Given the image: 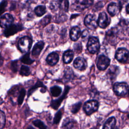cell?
Returning <instances> with one entry per match:
<instances>
[{"instance_id": "10", "label": "cell", "mask_w": 129, "mask_h": 129, "mask_svg": "<svg viewBox=\"0 0 129 129\" xmlns=\"http://www.w3.org/2000/svg\"><path fill=\"white\" fill-rule=\"evenodd\" d=\"M93 3V1H76L75 2V3L73 5V7L74 10L76 11H82L84 10L85 9L90 7L92 3Z\"/></svg>"}, {"instance_id": "21", "label": "cell", "mask_w": 129, "mask_h": 129, "mask_svg": "<svg viewBox=\"0 0 129 129\" xmlns=\"http://www.w3.org/2000/svg\"><path fill=\"white\" fill-rule=\"evenodd\" d=\"M119 72V68L118 67L115 66H112L110 67L108 71L107 74L108 76L111 78H113V77H115V76L117 75V73Z\"/></svg>"}, {"instance_id": "7", "label": "cell", "mask_w": 129, "mask_h": 129, "mask_svg": "<svg viewBox=\"0 0 129 129\" xmlns=\"http://www.w3.org/2000/svg\"><path fill=\"white\" fill-rule=\"evenodd\" d=\"M23 29V26L21 24H12L7 28L5 29L4 31V34L6 36L9 37L17 33Z\"/></svg>"}, {"instance_id": "3", "label": "cell", "mask_w": 129, "mask_h": 129, "mask_svg": "<svg viewBox=\"0 0 129 129\" xmlns=\"http://www.w3.org/2000/svg\"><path fill=\"white\" fill-rule=\"evenodd\" d=\"M99 104L97 101L95 100H89L86 102L84 105V110L87 115H91L96 111L98 108Z\"/></svg>"}, {"instance_id": "36", "label": "cell", "mask_w": 129, "mask_h": 129, "mask_svg": "<svg viewBox=\"0 0 129 129\" xmlns=\"http://www.w3.org/2000/svg\"><path fill=\"white\" fill-rule=\"evenodd\" d=\"M73 124H74V123L72 120H71L70 119H67L64 121L62 126L63 127H65L67 128H70L72 127Z\"/></svg>"}, {"instance_id": "41", "label": "cell", "mask_w": 129, "mask_h": 129, "mask_svg": "<svg viewBox=\"0 0 129 129\" xmlns=\"http://www.w3.org/2000/svg\"><path fill=\"white\" fill-rule=\"evenodd\" d=\"M126 11L127 13V14H129V4L126 7Z\"/></svg>"}, {"instance_id": "11", "label": "cell", "mask_w": 129, "mask_h": 129, "mask_svg": "<svg viewBox=\"0 0 129 129\" xmlns=\"http://www.w3.org/2000/svg\"><path fill=\"white\" fill-rule=\"evenodd\" d=\"M98 25L101 28H106L110 24V20L105 12L100 13L97 20Z\"/></svg>"}, {"instance_id": "39", "label": "cell", "mask_w": 129, "mask_h": 129, "mask_svg": "<svg viewBox=\"0 0 129 129\" xmlns=\"http://www.w3.org/2000/svg\"><path fill=\"white\" fill-rule=\"evenodd\" d=\"M82 39H86L88 36V31L87 30H84L81 33Z\"/></svg>"}, {"instance_id": "28", "label": "cell", "mask_w": 129, "mask_h": 129, "mask_svg": "<svg viewBox=\"0 0 129 129\" xmlns=\"http://www.w3.org/2000/svg\"><path fill=\"white\" fill-rule=\"evenodd\" d=\"M50 9L53 11H56L59 9V1H52L49 5Z\"/></svg>"}, {"instance_id": "40", "label": "cell", "mask_w": 129, "mask_h": 129, "mask_svg": "<svg viewBox=\"0 0 129 129\" xmlns=\"http://www.w3.org/2000/svg\"><path fill=\"white\" fill-rule=\"evenodd\" d=\"M3 62H4V59L3 57L2 56V55L0 54V67L2 66L3 64Z\"/></svg>"}, {"instance_id": "23", "label": "cell", "mask_w": 129, "mask_h": 129, "mask_svg": "<svg viewBox=\"0 0 129 129\" xmlns=\"http://www.w3.org/2000/svg\"><path fill=\"white\" fill-rule=\"evenodd\" d=\"M39 87H42L43 89L46 90V88L43 85V83L40 81H37L36 83L35 84V85L33 87H32L30 90H29L28 92V96H29L30 95H31L34 92V91H35L37 89V88Z\"/></svg>"}, {"instance_id": "2", "label": "cell", "mask_w": 129, "mask_h": 129, "mask_svg": "<svg viewBox=\"0 0 129 129\" xmlns=\"http://www.w3.org/2000/svg\"><path fill=\"white\" fill-rule=\"evenodd\" d=\"M32 44V39L28 36L21 38L18 42V47L22 52H28Z\"/></svg>"}, {"instance_id": "35", "label": "cell", "mask_w": 129, "mask_h": 129, "mask_svg": "<svg viewBox=\"0 0 129 129\" xmlns=\"http://www.w3.org/2000/svg\"><path fill=\"white\" fill-rule=\"evenodd\" d=\"M61 116H62V112L61 110H60L55 114V116L54 117V119H53V123L55 124L58 123L61 118Z\"/></svg>"}, {"instance_id": "19", "label": "cell", "mask_w": 129, "mask_h": 129, "mask_svg": "<svg viewBox=\"0 0 129 129\" xmlns=\"http://www.w3.org/2000/svg\"><path fill=\"white\" fill-rule=\"evenodd\" d=\"M107 10L111 16H115L118 10V7L115 3H111L108 6Z\"/></svg>"}, {"instance_id": "27", "label": "cell", "mask_w": 129, "mask_h": 129, "mask_svg": "<svg viewBox=\"0 0 129 129\" xmlns=\"http://www.w3.org/2000/svg\"><path fill=\"white\" fill-rule=\"evenodd\" d=\"M69 6V4L68 1H59V9L62 12H68Z\"/></svg>"}, {"instance_id": "5", "label": "cell", "mask_w": 129, "mask_h": 129, "mask_svg": "<svg viewBox=\"0 0 129 129\" xmlns=\"http://www.w3.org/2000/svg\"><path fill=\"white\" fill-rule=\"evenodd\" d=\"M85 26L90 30H95L98 26V22L96 16L92 14H89L86 16L84 19Z\"/></svg>"}, {"instance_id": "31", "label": "cell", "mask_w": 129, "mask_h": 129, "mask_svg": "<svg viewBox=\"0 0 129 129\" xmlns=\"http://www.w3.org/2000/svg\"><path fill=\"white\" fill-rule=\"evenodd\" d=\"M6 116L4 112L0 110V129L3 128L5 124Z\"/></svg>"}, {"instance_id": "8", "label": "cell", "mask_w": 129, "mask_h": 129, "mask_svg": "<svg viewBox=\"0 0 129 129\" xmlns=\"http://www.w3.org/2000/svg\"><path fill=\"white\" fill-rule=\"evenodd\" d=\"M110 64V59L104 55H101L99 56L97 62V67L101 71L107 69Z\"/></svg>"}, {"instance_id": "9", "label": "cell", "mask_w": 129, "mask_h": 129, "mask_svg": "<svg viewBox=\"0 0 129 129\" xmlns=\"http://www.w3.org/2000/svg\"><path fill=\"white\" fill-rule=\"evenodd\" d=\"M14 21L13 16L10 14H6L0 18V26L3 28H7L12 25Z\"/></svg>"}, {"instance_id": "42", "label": "cell", "mask_w": 129, "mask_h": 129, "mask_svg": "<svg viewBox=\"0 0 129 129\" xmlns=\"http://www.w3.org/2000/svg\"><path fill=\"white\" fill-rule=\"evenodd\" d=\"M2 102H3V100H2V99L1 98H0V104H1Z\"/></svg>"}, {"instance_id": "12", "label": "cell", "mask_w": 129, "mask_h": 129, "mask_svg": "<svg viewBox=\"0 0 129 129\" xmlns=\"http://www.w3.org/2000/svg\"><path fill=\"white\" fill-rule=\"evenodd\" d=\"M69 90H70V87L69 86H66L65 87L63 94L60 96V97H59L57 99L52 100L51 101L50 105L53 109H57L58 108V107L60 106V105L61 103L62 102V101H63V100L66 97V96H67L68 93L69 92Z\"/></svg>"}, {"instance_id": "24", "label": "cell", "mask_w": 129, "mask_h": 129, "mask_svg": "<svg viewBox=\"0 0 129 129\" xmlns=\"http://www.w3.org/2000/svg\"><path fill=\"white\" fill-rule=\"evenodd\" d=\"M61 88L57 86H54L50 88V93L53 97H57L61 94Z\"/></svg>"}, {"instance_id": "37", "label": "cell", "mask_w": 129, "mask_h": 129, "mask_svg": "<svg viewBox=\"0 0 129 129\" xmlns=\"http://www.w3.org/2000/svg\"><path fill=\"white\" fill-rule=\"evenodd\" d=\"M7 5V1H3L0 3V15H1L6 10Z\"/></svg>"}, {"instance_id": "26", "label": "cell", "mask_w": 129, "mask_h": 129, "mask_svg": "<svg viewBox=\"0 0 129 129\" xmlns=\"http://www.w3.org/2000/svg\"><path fill=\"white\" fill-rule=\"evenodd\" d=\"M30 69L28 67L24 65L21 66L20 70V74L21 75L23 76H28L30 74Z\"/></svg>"}, {"instance_id": "1", "label": "cell", "mask_w": 129, "mask_h": 129, "mask_svg": "<svg viewBox=\"0 0 129 129\" xmlns=\"http://www.w3.org/2000/svg\"><path fill=\"white\" fill-rule=\"evenodd\" d=\"M114 92L118 96H124L128 91V86L124 82L115 83L113 87Z\"/></svg>"}, {"instance_id": "29", "label": "cell", "mask_w": 129, "mask_h": 129, "mask_svg": "<svg viewBox=\"0 0 129 129\" xmlns=\"http://www.w3.org/2000/svg\"><path fill=\"white\" fill-rule=\"evenodd\" d=\"M25 95H26L25 90L24 89H22L19 92L18 99V103L19 105H21L23 103Z\"/></svg>"}, {"instance_id": "22", "label": "cell", "mask_w": 129, "mask_h": 129, "mask_svg": "<svg viewBox=\"0 0 129 129\" xmlns=\"http://www.w3.org/2000/svg\"><path fill=\"white\" fill-rule=\"evenodd\" d=\"M34 12L35 14L38 16L41 17L43 16L46 12V9L45 6L40 5L36 7L34 10Z\"/></svg>"}, {"instance_id": "16", "label": "cell", "mask_w": 129, "mask_h": 129, "mask_svg": "<svg viewBox=\"0 0 129 129\" xmlns=\"http://www.w3.org/2000/svg\"><path fill=\"white\" fill-rule=\"evenodd\" d=\"M81 35V30L78 26L73 27L70 33V36L72 40L77 41Z\"/></svg>"}, {"instance_id": "14", "label": "cell", "mask_w": 129, "mask_h": 129, "mask_svg": "<svg viewBox=\"0 0 129 129\" xmlns=\"http://www.w3.org/2000/svg\"><path fill=\"white\" fill-rule=\"evenodd\" d=\"M44 46V43L42 41H40L36 43L32 50V55L35 57H37L40 54Z\"/></svg>"}, {"instance_id": "34", "label": "cell", "mask_w": 129, "mask_h": 129, "mask_svg": "<svg viewBox=\"0 0 129 129\" xmlns=\"http://www.w3.org/2000/svg\"><path fill=\"white\" fill-rule=\"evenodd\" d=\"M81 102H78L77 103L75 104H74L72 106V108H71V111L73 113H77L79 109H80V107L81 106Z\"/></svg>"}, {"instance_id": "38", "label": "cell", "mask_w": 129, "mask_h": 129, "mask_svg": "<svg viewBox=\"0 0 129 129\" xmlns=\"http://www.w3.org/2000/svg\"><path fill=\"white\" fill-rule=\"evenodd\" d=\"M18 65L17 61H13L11 64V68L13 71L15 72H17L18 70Z\"/></svg>"}, {"instance_id": "32", "label": "cell", "mask_w": 129, "mask_h": 129, "mask_svg": "<svg viewBox=\"0 0 129 129\" xmlns=\"http://www.w3.org/2000/svg\"><path fill=\"white\" fill-rule=\"evenodd\" d=\"M67 17L66 16V15L64 14H58L56 16L55 18V21L57 23H60V22H63L66 21L67 19Z\"/></svg>"}, {"instance_id": "13", "label": "cell", "mask_w": 129, "mask_h": 129, "mask_svg": "<svg viewBox=\"0 0 129 129\" xmlns=\"http://www.w3.org/2000/svg\"><path fill=\"white\" fill-rule=\"evenodd\" d=\"M74 66L76 69L80 71H84L86 69L87 63L84 58L82 57H78L74 60Z\"/></svg>"}, {"instance_id": "15", "label": "cell", "mask_w": 129, "mask_h": 129, "mask_svg": "<svg viewBox=\"0 0 129 129\" xmlns=\"http://www.w3.org/2000/svg\"><path fill=\"white\" fill-rule=\"evenodd\" d=\"M58 60L59 55L57 53L54 52L49 54L46 59L47 63L50 66H54L56 64Z\"/></svg>"}, {"instance_id": "17", "label": "cell", "mask_w": 129, "mask_h": 129, "mask_svg": "<svg viewBox=\"0 0 129 129\" xmlns=\"http://www.w3.org/2000/svg\"><path fill=\"white\" fill-rule=\"evenodd\" d=\"M74 57V52L71 50L66 51L62 56L63 61L65 63H69L72 61Z\"/></svg>"}, {"instance_id": "30", "label": "cell", "mask_w": 129, "mask_h": 129, "mask_svg": "<svg viewBox=\"0 0 129 129\" xmlns=\"http://www.w3.org/2000/svg\"><path fill=\"white\" fill-rule=\"evenodd\" d=\"M33 124L39 129H46V126L45 124L40 120L36 119L33 121Z\"/></svg>"}, {"instance_id": "25", "label": "cell", "mask_w": 129, "mask_h": 129, "mask_svg": "<svg viewBox=\"0 0 129 129\" xmlns=\"http://www.w3.org/2000/svg\"><path fill=\"white\" fill-rule=\"evenodd\" d=\"M21 61L23 63L26 64H31L34 62V60L30 58L29 53H27L24 55H23L21 58Z\"/></svg>"}, {"instance_id": "4", "label": "cell", "mask_w": 129, "mask_h": 129, "mask_svg": "<svg viewBox=\"0 0 129 129\" xmlns=\"http://www.w3.org/2000/svg\"><path fill=\"white\" fill-rule=\"evenodd\" d=\"M87 46L90 53H95L100 48V43L98 39L95 37H90L88 39Z\"/></svg>"}, {"instance_id": "18", "label": "cell", "mask_w": 129, "mask_h": 129, "mask_svg": "<svg viewBox=\"0 0 129 129\" xmlns=\"http://www.w3.org/2000/svg\"><path fill=\"white\" fill-rule=\"evenodd\" d=\"M116 123V120L114 117H110L105 121L103 129H113Z\"/></svg>"}, {"instance_id": "6", "label": "cell", "mask_w": 129, "mask_h": 129, "mask_svg": "<svg viewBox=\"0 0 129 129\" xmlns=\"http://www.w3.org/2000/svg\"><path fill=\"white\" fill-rule=\"evenodd\" d=\"M115 57L119 62L124 63L129 58V51L124 48H119L117 50Z\"/></svg>"}, {"instance_id": "33", "label": "cell", "mask_w": 129, "mask_h": 129, "mask_svg": "<svg viewBox=\"0 0 129 129\" xmlns=\"http://www.w3.org/2000/svg\"><path fill=\"white\" fill-rule=\"evenodd\" d=\"M51 17L50 15H47L46 16L44 17L40 21V23L43 26H45L47 24H49L51 21Z\"/></svg>"}, {"instance_id": "20", "label": "cell", "mask_w": 129, "mask_h": 129, "mask_svg": "<svg viewBox=\"0 0 129 129\" xmlns=\"http://www.w3.org/2000/svg\"><path fill=\"white\" fill-rule=\"evenodd\" d=\"M74 75L73 70L71 68L68 67L66 68L64 71V79L66 81H69L74 78Z\"/></svg>"}]
</instances>
